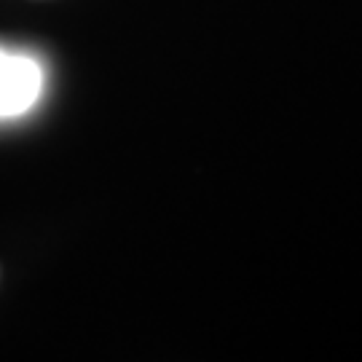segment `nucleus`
Returning <instances> with one entry per match:
<instances>
[{"instance_id": "obj_1", "label": "nucleus", "mask_w": 362, "mask_h": 362, "mask_svg": "<svg viewBox=\"0 0 362 362\" xmlns=\"http://www.w3.org/2000/svg\"><path fill=\"white\" fill-rule=\"evenodd\" d=\"M43 70L35 59L0 49V118L27 113L38 103Z\"/></svg>"}]
</instances>
